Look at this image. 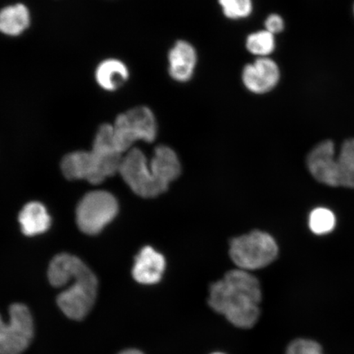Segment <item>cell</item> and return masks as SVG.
<instances>
[{"instance_id":"30bf717a","label":"cell","mask_w":354,"mask_h":354,"mask_svg":"<svg viewBox=\"0 0 354 354\" xmlns=\"http://www.w3.org/2000/svg\"><path fill=\"white\" fill-rule=\"evenodd\" d=\"M307 165L310 174L320 183L339 187L337 156L331 140L316 145L308 154Z\"/></svg>"},{"instance_id":"6da1fadb","label":"cell","mask_w":354,"mask_h":354,"mask_svg":"<svg viewBox=\"0 0 354 354\" xmlns=\"http://www.w3.org/2000/svg\"><path fill=\"white\" fill-rule=\"evenodd\" d=\"M262 290L260 283L249 272L232 270L212 284L209 306L239 328L250 329L260 317Z\"/></svg>"},{"instance_id":"ffe728a7","label":"cell","mask_w":354,"mask_h":354,"mask_svg":"<svg viewBox=\"0 0 354 354\" xmlns=\"http://www.w3.org/2000/svg\"><path fill=\"white\" fill-rule=\"evenodd\" d=\"M223 15L230 20H243L250 17L254 10L253 0H218Z\"/></svg>"},{"instance_id":"8992f818","label":"cell","mask_w":354,"mask_h":354,"mask_svg":"<svg viewBox=\"0 0 354 354\" xmlns=\"http://www.w3.org/2000/svg\"><path fill=\"white\" fill-rule=\"evenodd\" d=\"M118 203L105 190L88 192L79 202L76 218L78 227L85 234H99L118 215Z\"/></svg>"},{"instance_id":"7a4b0ae2","label":"cell","mask_w":354,"mask_h":354,"mask_svg":"<svg viewBox=\"0 0 354 354\" xmlns=\"http://www.w3.org/2000/svg\"><path fill=\"white\" fill-rule=\"evenodd\" d=\"M48 278L55 287L73 282L57 296V304L70 319L85 318L94 306L98 293V280L85 263L72 254L57 255L48 266Z\"/></svg>"},{"instance_id":"8fae6325","label":"cell","mask_w":354,"mask_h":354,"mask_svg":"<svg viewBox=\"0 0 354 354\" xmlns=\"http://www.w3.org/2000/svg\"><path fill=\"white\" fill-rule=\"evenodd\" d=\"M168 73L171 79L185 83L192 79L198 64V54L192 44L177 41L167 55Z\"/></svg>"},{"instance_id":"5bb4252c","label":"cell","mask_w":354,"mask_h":354,"mask_svg":"<svg viewBox=\"0 0 354 354\" xmlns=\"http://www.w3.org/2000/svg\"><path fill=\"white\" fill-rule=\"evenodd\" d=\"M130 77L129 69L122 61L105 59L97 66L95 80L98 85L107 91H115L125 85Z\"/></svg>"},{"instance_id":"e0dca14e","label":"cell","mask_w":354,"mask_h":354,"mask_svg":"<svg viewBox=\"0 0 354 354\" xmlns=\"http://www.w3.org/2000/svg\"><path fill=\"white\" fill-rule=\"evenodd\" d=\"M339 187L354 189V139L344 141L337 156Z\"/></svg>"},{"instance_id":"ba28073f","label":"cell","mask_w":354,"mask_h":354,"mask_svg":"<svg viewBox=\"0 0 354 354\" xmlns=\"http://www.w3.org/2000/svg\"><path fill=\"white\" fill-rule=\"evenodd\" d=\"M34 336V323L28 307L15 304L10 308V321L0 316V354H21Z\"/></svg>"},{"instance_id":"277c9868","label":"cell","mask_w":354,"mask_h":354,"mask_svg":"<svg viewBox=\"0 0 354 354\" xmlns=\"http://www.w3.org/2000/svg\"><path fill=\"white\" fill-rule=\"evenodd\" d=\"M112 127L113 143L122 154L129 151L137 141L153 143L158 135L156 117L146 106H137L119 114Z\"/></svg>"},{"instance_id":"603a6c76","label":"cell","mask_w":354,"mask_h":354,"mask_svg":"<svg viewBox=\"0 0 354 354\" xmlns=\"http://www.w3.org/2000/svg\"><path fill=\"white\" fill-rule=\"evenodd\" d=\"M119 354H144L142 352L137 351V349H127V351H123Z\"/></svg>"},{"instance_id":"9a60e30c","label":"cell","mask_w":354,"mask_h":354,"mask_svg":"<svg viewBox=\"0 0 354 354\" xmlns=\"http://www.w3.org/2000/svg\"><path fill=\"white\" fill-rule=\"evenodd\" d=\"M21 232L26 236L43 234L50 227L51 218L46 207L39 202L26 203L19 214Z\"/></svg>"},{"instance_id":"3957f363","label":"cell","mask_w":354,"mask_h":354,"mask_svg":"<svg viewBox=\"0 0 354 354\" xmlns=\"http://www.w3.org/2000/svg\"><path fill=\"white\" fill-rule=\"evenodd\" d=\"M123 154L113 143V128L103 124L96 133L91 151H76L66 154L61 162V169L66 179L86 180L98 185L119 174Z\"/></svg>"},{"instance_id":"52a82bcc","label":"cell","mask_w":354,"mask_h":354,"mask_svg":"<svg viewBox=\"0 0 354 354\" xmlns=\"http://www.w3.org/2000/svg\"><path fill=\"white\" fill-rule=\"evenodd\" d=\"M119 174L132 192L142 198H154L167 192L155 176L147 158L133 147L123 156Z\"/></svg>"},{"instance_id":"d6986e66","label":"cell","mask_w":354,"mask_h":354,"mask_svg":"<svg viewBox=\"0 0 354 354\" xmlns=\"http://www.w3.org/2000/svg\"><path fill=\"white\" fill-rule=\"evenodd\" d=\"M336 218L333 212L326 207H317L310 212L308 225L311 232L317 236H324L333 232Z\"/></svg>"},{"instance_id":"4fadbf2b","label":"cell","mask_w":354,"mask_h":354,"mask_svg":"<svg viewBox=\"0 0 354 354\" xmlns=\"http://www.w3.org/2000/svg\"><path fill=\"white\" fill-rule=\"evenodd\" d=\"M157 180L167 190L180 175L181 166L177 154L167 145H159L149 162Z\"/></svg>"},{"instance_id":"ac0fdd59","label":"cell","mask_w":354,"mask_h":354,"mask_svg":"<svg viewBox=\"0 0 354 354\" xmlns=\"http://www.w3.org/2000/svg\"><path fill=\"white\" fill-rule=\"evenodd\" d=\"M275 35L267 30H260L248 35L245 41L247 50L258 57H269L276 50Z\"/></svg>"},{"instance_id":"cb8c5ba5","label":"cell","mask_w":354,"mask_h":354,"mask_svg":"<svg viewBox=\"0 0 354 354\" xmlns=\"http://www.w3.org/2000/svg\"><path fill=\"white\" fill-rule=\"evenodd\" d=\"M211 354H225L223 353H211Z\"/></svg>"},{"instance_id":"9c48e42d","label":"cell","mask_w":354,"mask_h":354,"mask_svg":"<svg viewBox=\"0 0 354 354\" xmlns=\"http://www.w3.org/2000/svg\"><path fill=\"white\" fill-rule=\"evenodd\" d=\"M243 85L255 95H264L277 87L281 79V71L271 57H258L243 68Z\"/></svg>"},{"instance_id":"44dd1931","label":"cell","mask_w":354,"mask_h":354,"mask_svg":"<svg viewBox=\"0 0 354 354\" xmlns=\"http://www.w3.org/2000/svg\"><path fill=\"white\" fill-rule=\"evenodd\" d=\"M286 354H324L319 344L313 340L298 339L292 342Z\"/></svg>"},{"instance_id":"7402d4cb","label":"cell","mask_w":354,"mask_h":354,"mask_svg":"<svg viewBox=\"0 0 354 354\" xmlns=\"http://www.w3.org/2000/svg\"><path fill=\"white\" fill-rule=\"evenodd\" d=\"M264 25L265 30L275 35L282 32L285 28L284 19H282L281 16L277 15V13L270 15L266 19Z\"/></svg>"},{"instance_id":"2e32d148","label":"cell","mask_w":354,"mask_h":354,"mask_svg":"<svg viewBox=\"0 0 354 354\" xmlns=\"http://www.w3.org/2000/svg\"><path fill=\"white\" fill-rule=\"evenodd\" d=\"M30 12L22 3L12 4L0 10V32L8 37H19L30 25Z\"/></svg>"},{"instance_id":"5b68a950","label":"cell","mask_w":354,"mask_h":354,"mask_svg":"<svg viewBox=\"0 0 354 354\" xmlns=\"http://www.w3.org/2000/svg\"><path fill=\"white\" fill-rule=\"evenodd\" d=\"M279 248L271 234L254 231L234 238L230 256L239 269L252 271L267 267L277 259Z\"/></svg>"},{"instance_id":"7c38bea8","label":"cell","mask_w":354,"mask_h":354,"mask_svg":"<svg viewBox=\"0 0 354 354\" xmlns=\"http://www.w3.org/2000/svg\"><path fill=\"white\" fill-rule=\"evenodd\" d=\"M166 269L165 257L153 248L145 246L135 259L132 276L143 285H154L161 281Z\"/></svg>"}]
</instances>
